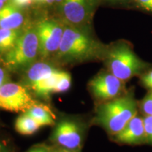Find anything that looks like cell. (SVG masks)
<instances>
[{"label":"cell","mask_w":152,"mask_h":152,"mask_svg":"<svg viewBox=\"0 0 152 152\" xmlns=\"http://www.w3.org/2000/svg\"><path fill=\"white\" fill-rule=\"evenodd\" d=\"M106 48L87 28L66 25L55 57L66 64L102 61Z\"/></svg>","instance_id":"cell-1"},{"label":"cell","mask_w":152,"mask_h":152,"mask_svg":"<svg viewBox=\"0 0 152 152\" xmlns=\"http://www.w3.org/2000/svg\"><path fill=\"white\" fill-rule=\"evenodd\" d=\"M137 113L135 87H131L119 97L96 104L90 124L102 128L111 137L119 132Z\"/></svg>","instance_id":"cell-2"},{"label":"cell","mask_w":152,"mask_h":152,"mask_svg":"<svg viewBox=\"0 0 152 152\" xmlns=\"http://www.w3.org/2000/svg\"><path fill=\"white\" fill-rule=\"evenodd\" d=\"M102 61L106 70L125 83L152 68L151 63L142 59L134 52L132 45L125 40L107 46Z\"/></svg>","instance_id":"cell-3"},{"label":"cell","mask_w":152,"mask_h":152,"mask_svg":"<svg viewBox=\"0 0 152 152\" xmlns=\"http://www.w3.org/2000/svg\"><path fill=\"white\" fill-rule=\"evenodd\" d=\"M39 55V40L35 27L24 29L14 47L5 55L6 66L12 71L28 69Z\"/></svg>","instance_id":"cell-4"},{"label":"cell","mask_w":152,"mask_h":152,"mask_svg":"<svg viewBox=\"0 0 152 152\" xmlns=\"http://www.w3.org/2000/svg\"><path fill=\"white\" fill-rule=\"evenodd\" d=\"M86 126L76 120L65 118L55 124L50 140L55 146L80 152L84 143Z\"/></svg>","instance_id":"cell-5"},{"label":"cell","mask_w":152,"mask_h":152,"mask_svg":"<svg viewBox=\"0 0 152 152\" xmlns=\"http://www.w3.org/2000/svg\"><path fill=\"white\" fill-rule=\"evenodd\" d=\"M88 89L96 104L119 97L128 90L126 83L118 78L106 69L100 71L90 80Z\"/></svg>","instance_id":"cell-6"},{"label":"cell","mask_w":152,"mask_h":152,"mask_svg":"<svg viewBox=\"0 0 152 152\" xmlns=\"http://www.w3.org/2000/svg\"><path fill=\"white\" fill-rule=\"evenodd\" d=\"M39 40V56L49 58L56 54L64 35L65 25L54 19H42L35 26Z\"/></svg>","instance_id":"cell-7"},{"label":"cell","mask_w":152,"mask_h":152,"mask_svg":"<svg viewBox=\"0 0 152 152\" xmlns=\"http://www.w3.org/2000/svg\"><path fill=\"white\" fill-rule=\"evenodd\" d=\"M37 103L23 85L8 82L0 87V109L24 113Z\"/></svg>","instance_id":"cell-8"},{"label":"cell","mask_w":152,"mask_h":152,"mask_svg":"<svg viewBox=\"0 0 152 152\" xmlns=\"http://www.w3.org/2000/svg\"><path fill=\"white\" fill-rule=\"evenodd\" d=\"M112 142L122 145L138 146L147 144L144 117L137 113L122 130L110 137Z\"/></svg>","instance_id":"cell-9"},{"label":"cell","mask_w":152,"mask_h":152,"mask_svg":"<svg viewBox=\"0 0 152 152\" xmlns=\"http://www.w3.org/2000/svg\"><path fill=\"white\" fill-rule=\"evenodd\" d=\"M61 4L62 16L68 25L85 28L91 16V0H64Z\"/></svg>","instance_id":"cell-10"},{"label":"cell","mask_w":152,"mask_h":152,"mask_svg":"<svg viewBox=\"0 0 152 152\" xmlns=\"http://www.w3.org/2000/svg\"><path fill=\"white\" fill-rule=\"evenodd\" d=\"M58 71V68L49 63L35 62L26 71L23 78L25 85L27 87H30L38 81L54 75Z\"/></svg>","instance_id":"cell-11"},{"label":"cell","mask_w":152,"mask_h":152,"mask_svg":"<svg viewBox=\"0 0 152 152\" xmlns=\"http://www.w3.org/2000/svg\"><path fill=\"white\" fill-rule=\"evenodd\" d=\"M25 23V16L21 9L9 4L0 11V28L11 30L22 29Z\"/></svg>","instance_id":"cell-12"},{"label":"cell","mask_w":152,"mask_h":152,"mask_svg":"<svg viewBox=\"0 0 152 152\" xmlns=\"http://www.w3.org/2000/svg\"><path fill=\"white\" fill-rule=\"evenodd\" d=\"M60 71L61 70H58L54 75L34 83L28 88L33 91L37 96L42 99H48L51 94H54V88Z\"/></svg>","instance_id":"cell-13"},{"label":"cell","mask_w":152,"mask_h":152,"mask_svg":"<svg viewBox=\"0 0 152 152\" xmlns=\"http://www.w3.org/2000/svg\"><path fill=\"white\" fill-rule=\"evenodd\" d=\"M26 113L36 120L41 126H48L56 124L55 115L52 110L45 104L37 103L26 111Z\"/></svg>","instance_id":"cell-14"},{"label":"cell","mask_w":152,"mask_h":152,"mask_svg":"<svg viewBox=\"0 0 152 152\" xmlns=\"http://www.w3.org/2000/svg\"><path fill=\"white\" fill-rule=\"evenodd\" d=\"M41 125L33 117L24 112L17 118L15 123V129L23 135H31L41 128Z\"/></svg>","instance_id":"cell-15"},{"label":"cell","mask_w":152,"mask_h":152,"mask_svg":"<svg viewBox=\"0 0 152 152\" xmlns=\"http://www.w3.org/2000/svg\"><path fill=\"white\" fill-rule=\"evenodd\" d=\"M23 29L11 30L0 28V53L9 52L21 35Z\"/></svg>","instance_id":"cell-16"},{"label":"cell","mask_w":152,"mask_h":152,"mask_svg":"<svg viewBox=\"0 0 152 152\" xmlns=\"http://www.w3.org/2000/svg\"><path fill=\"white\" fill-rule=\"evenodd\" d=\"M71 86V76L68 72L60 71L58 73L54 93L67 92Z\"/></svg>","instance_id":"cell-17"},{"label":"cell","mask_w":152,"mask_h":152,"mask_svg":"<svg viewBox=\"0 0 152 152\" xmlns=\"http://www.w3.org/2000/svg\"><path fill=\"white\" fill-rule=\"evenodd\" d=\"M139 113L143 117L152 115V91H149L142 99L138 100Z\"/></svg>","instance_id":"cell-18"},{"label":"cell","mask_w":152,"mask_h":152,"mask_svg":"<svg viewBox=\"0 0 152 152\" xmlns=\"http://www.w3.org/2000/svg\"><path fill=\"white\" fill-rule=\"evenodd\" d=\"M137 78L138 84L140 86L147 92L152 91V68L140 75Z\"/></svg>","instance_id":"cell-19"},{"label":"cell","mask_w":152,"mask_h":152,"mask_svg":"<svg viewBox=\"0 0 152 152\" xmlns=\"http://www.w3.org/2000/svg\"><path fill=\"white\" fill-rule=\"evenodd\" d=\"M144 124L147 136V144L152 146V115L144 117Z\"/></svg>","instance_id":"cell-20"},{"label":"cell","mask_w":152,"mask_h":152,"mask_svg":"<svg viewBox=\"0 0 152 152\" xmlns=\"http://www.w3.org/2000/svg\"><path fill=\"white\" fill-rule=\"evenodd\" d=\"M135 2L143 10L152 13V0H135Z\"/></svg>","instance_id":"cell-21"},{"label":"cell","mask_w":152,"mask_h":152,"mask_svg":"<svg viewBox=\"0 0 152 152\" xmlns=\"http://www.w3.org/2000/svg\"><path fill=\"white\" fill-rule=\"evenodd\" d=\"M34 1L33 0H11V4L18 9H23L29 6Z\"/></svg>","instance_id":"cell-22"},{"label":"cell","mask_w":152,"mask_h":152,"mask_svg":"<svg viewBox=\"0 0 152 152\" xmlns=\"http://www.w3.org/2000/svg\"><path fill=\"white\" fill-rule=\"evenodd\" d=\"M28 152H51V148L44 144H38L30 148Z\"/></svg>","instance_id":"cell-23"},{"label":"cell","mask_w":152,"mask_h":152,"mask_svg":"<svg viewBox=\"0 0 152 152\" xmlns=\"http://www.w3.org/2000/svg\"><path fill=\"white\" fill-rule=\"evenodd\" d=\"M8 74L7 71L4 68L0 67V87L5 83H8Z\"/></svg>","instance_id":"cell-24"},{"label":"cell","mask_w":152,"mask_h":152,"mask_svg":"<svg viewBox=\"0 0 152 152\" xmlns=\"http://www.w3.org/2000/svg\"><path fill=\"white\" fill-rule=\"evenodd\" d=\"M51 152H77V151H71V150H68V149H64V148L55 146V147L51 148Z\"/></svg>","instance_id":"cell-25"},{"label":"cell","mask_w":152,"mask_h":152,"mask_svg":"<svg viewBox=\"0 0 152 152\" xmlns=\"http://www.w3.org/2000/svg\"><path fill=\"white\" fill-rule=\"evenodd\" d=\"M11 3V0H0V11Z\"/></svg>","instance_id":"cell-26"},{"label":"cell","mask_w":152,"mask_h":152,"mask_svg":"<svg viewBox=\"0 0 152 152\" xmlns=\"http://www.w3.org/2000/svg\"><path fill=\"white\" fill-rule=\"evenodd\" d=\"M64 0H43V3H46L47 4H54L62 3Z\"/></svg>","instance_id":"cell-27"},{"label":"cell","mask_w":152,"mask_h":152,"mask_svg":"<svg viewBox=\"0 0 152 152\" xmlns=\"http://www.w3.org/2000/svg\"><path fill=\"white\" fill-rule=\"evenodd\" d=\"M0 152H10L8 147L1 142H0Z\"/></svg>","instance_id":"cell-28"},{"label":"cell","mask_w":152,"mask_h":152,"mask_svg":"<svg viewBox=\"0 0 152 152\" xmlns=\"http://www.w3.org/2000/svg\"><path fill=\"white\" fill-rule=\"evenodd\" d=\"M34 1H36V2H42L43 3V0H33Z\"/></svg>","instance_id":"cell-29"}]
</instances>
